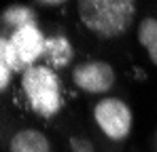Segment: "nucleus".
I'll return each instance as SVG.
<instances>
[{
    "label": "nucleus",
    "mask_w": 157,
    "mask_h": 152,
    "mask_svg": "<svg viewBox=\"0 0 157 152\" xmlns=\"http://www.w3.org/2000/svg\"><path fill=\"white\" fill-rule=\"evenodd\" d=\"M11 76H13V70L9 68V63L4 59H0V89L6 91L9 82H11Z\"/></svg>",
    "instance_id": "nucleus-11"
},
{
    "label": "nucleus",
    "mask_w": 157,
    "mask_h": 152,
    "mask_svg": "<svg viewBox=\"0 0 157 152\" xmlns=\"http://www.w3.org/2000/svg\"><path fill=\"white\" fill-rule=\"evenodd\" d=\"M9 152H51V142L38 129H19L9 139Z\"/></svg>",
    "instance_id": "nucleus-6"
},
{
    "label": "nucleus",
    "mask_w": 157,
    "mask_h": 152,
    "mask_svg": "<svg viewBox=\"0 0 157 152\" xmlns=\"http://www.w3.org/2000/svg\"><path fill=\"white\" fill-rule=\"evenodd\" d=\"M45 42H47V36L40 32L38 25H26L0 40V59L9 63L13 74L17 72L24 74L28 68L36 66L38 59H43Z\"/></svg>",
    "instance_id": "nucleus-3"
},
{
    "label": "nucleus",
    "mask_w": 157,
    "mask_h": 152,
    "mask_svg": "<svg viewBox=\"0 0 157 152\" xmlns=\"http://www.w3.org/2000/svg\"><path fill=\"white\" fill-rule=\"evenodd\" d=\"M117 72L108 61H83L72 70L75 87L89 95H104L115 87Z\"/></svg>",
    "instance_id": "nucleus-5"
},
{
    "label": "nucleus",
    "mask_w": 157,
    "mask_h": 152,
    "mask_svg": "<svg viewBox=\"0 0 157 152\" xmlns=\"http://www.w3.org/2000/svg\"><path fill=\"white\" fill-rule=\"evenodd\" d=\"M21 91L28 106L40 118H51L62 108L59 78L49 66H32L21 74Z\"/></svg>",
    "instance_id": "nucleus-2"
},
{
    "label": "nucleus",
    "mask_w": 157,
    "mask_h": 152,
    "mask_svg": "<svg viewBox=\"0 0 157 152\" xmlns=\"http://www.w3.org/2000/svg\"><path fill=\"white\" fill-rule=\"evenodd\" d=\"M94 121L108 139L121 142L130 135L134 125L132 108L119 97H102L94 106Z\"/></svg>",
    "instance_id": "nucleus-4"
},
{
    "label": "nucleus",
    "mask_w": 157,
    "mask_h": 152,
    "mask_svg": "<svg viewBox=\"0 0 157 152\" xmlns=\"http://www.w3.org/2000/svg\"><path fill=\"white\" fill-rule=\"evenodd\" d=\"M138 42L149 53V59L157 66V19L144 17L138 24Z\"/></svg>",
    "instance_id": "nucleus-8"
},
{
    "label": "nucleus",
    "mask_w": 157,
    "mask_h": 152,
    "mask_svg": "<svg viewBox=\"0 0 157 152\" xmlns=\"http://www.w3.org/2000/svg\"><path fill=\"white\" fill-rule=\"evenodd\" d=\"M78 19L100 38H117L125 34L136 17L134 0H83L77 4Z\"/></svg>",
    "instance_id": "nucleus-1"
},
{
    "label": "nucleus",
    "mask_w": 157,
    "mask_h": 152,
    "mask_svg": "<svg viewBox=\"0 0 157 152\" xmlns=\"http://www.w3.org/2000/svg\"><path fill=\"white\" fill-rule=\"evenodd\" d=\"M75 57V51H72V45L66 36L62 34H55V36H47V42H45V55L43 59L47 61V66L51 70H57V68H66Z\"/></svg>",
    "instance_id": "nucleus-7"
},
{
    "label": "nucleus",
    "mask_w": 157,
    "mask_h": 152,
    "mask_svg": "<svg viewBox=\"0 0 157 152\" xmlns=\"http://www.w3.org/2000/svg\"><path fill=\"white\" fill-rule=\"evenodd\" d=\"M2 25L11 27V32L21 30L26 25H34V11L24 4H13L2 13Z\"/></svg>",
    "instance_id": "nucleus-9"
},
{
    "label": "nucleus",
    "mask_w": 157,
    "mask_h": 152,
    "mask_svg": "<svg viewBox=\"0 0 157 152\" xmlns=\"http://www.w3.org/2000/svg\"><path fill=\"white\" fill-rule=\"evenodd\" d=\"M70 152H96V148H94V144L87 137L72 135L70 137Z\"/></svg>",
    "instance_id": "nucleus-10"
}]
</instances>
